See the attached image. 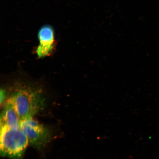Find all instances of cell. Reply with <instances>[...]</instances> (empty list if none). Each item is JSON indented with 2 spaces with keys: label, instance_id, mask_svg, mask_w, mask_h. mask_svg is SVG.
<instances>
[{
  "label": "cell",
  "instance_id": "cell-1",
  "mask_svg": "<svg viewBox=\"0 0 159 159\" xmlns=\"http://www.w3.org/2000/svg\"><path fill=\"white\" fill-rule=\"evenodd\" d=\"M28 139L20 129L13 130L1 126L0 153L3 157L11 159H23Z\"/></svg>",
  "mask_w": 159,
  "mask_h": 159
},
{
  "label": "cell",
  "instance_id": "cell-2",
  "mask_svg": "<svg viewBox=\"0 0 159 159\" xmlns=\"http://www.w3.org/2000/svg\"><path fill=\"white\" fill-rule=\"evenodd\" d=\"M21 121L33 118L42 108L43 100L38 91L29 89H20L9 99Z\"/></svg>",
  "mask_w": 159,
  "mask_h": 159
},
{
  "label": "cell",
  "instance_id": "cell-3",
  "mask_svg": "<svg viewBox=\"0 0 159 159\" xmlns=\"http://www.w3.org/2000/svg\"><path fill=\"white\" fill-rule=\"evenodd\" d=\"M20 129L32 146L39 149L48 143L51 138L50 131L33 118L21 121Z\"/></svg>",
  "mask_w": 159,
  "mask_h": 159
},
{
  "label": "cell",
  "instance_id": "cell-4",
  "mask_svg": "<svg viewBox=\"0 0 159 159\" xmlns=\"http://www.w3.org/2000/svg\"><path fill=\"white\" fill-rule=\"evenodd\" d=\"M21 120L9 99L5 103L1 116V126L18 130L20 129Z\"/></svg>",
  "mask_w": 159,
  "mask_h": 159
},
{
  "label": "cell",
  "instance_id": "cell-5",
  "mask_svg": "<svg viewBox=\"0 0 159 159\" xmlns=\"http://www.w3.org/2000/svg\"><path fill=\"white\" fill-rule=\"evenodd\" d=\"M39 38L40 44L37 53L40 57L47 56L51 52L54 44V35L52 30L49 27L43 28L40 30Z\"/></svg>",
  "mask_w": 159,
  "mask_h": 159
},
{
  "label": "cell",
  "instance_id": "cell-6",
  "mask_svg": "<svg viewBox=\"0 0 159 159\" xmlns=\"http://www.w3.org/2000/svg\"><path fill=\"white\" fill-rule=\"evenodd\" d=\"M6 92L5 90H1V104H2V102L6 98Z\"/></svg>",
  "mask_w": 159,
  "mask_h": 159
}]
</instances>
